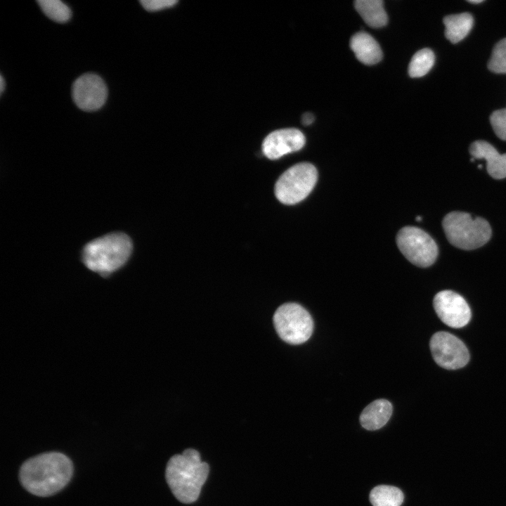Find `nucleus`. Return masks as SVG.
<instances>
[{"mask_svg": "<svg viewBox=\"0 0 506 506\" xmlns=\"http://www.w3.org/2000/svg\"><path fill=\"white\" fill-rule=\"evenodd\" d=\"M72 472L73 465L68 457L59 452H48L25 461L19 471V480L30 493L47 497L63 489Z\"/></svg>", "mask_w": 506, "mask_h": 506, "instance_id": "f257e3e1", "label": "nucleus"}, {"mask_svg": "<svg viewBox=\"0 0 506 506\" xmlns=\"http://www.w3.org/2000/svg\"><path fill=\"white\" fill-rule=\"evenodd\" d=\"M208 474L209 465L202 462L198 451L192 448L172 456L165 470L166 480L173 495L185 504L197 500Z\"/></svg>", "mask_w": 506, "mask_h": 506, "instance_id": "f03ea898", "label": "nucleus"}, {"mask_svg": "<svg viewBox=\"0 0 506 506\" xmlns=\"http://www.w3.org/2000/svg\"><path fill=\"white\" fill-rule=\"evenodd\" d=\"M132 242L123 233H112L96 238L85 245L82 260L90 270L108 275L121 268L132 252Z\"/></svg>", "mask_w": 506, "mask_h": 506, "instance_id": "7ed1b4c3", "label": "nucleus"}, {"mask_svg": "<svg viewBox=\"0 0 506 506\" xmlns=\"http://www.w3.org/2000/svg\"><path fill=\"white\" fill-rule=\"evenodd\" d=\"M443 228L449 242L465 250L479 248L491 238L488 222L481 217H473L462 212H452L445 216Z\"/></svg>", "mask_w": 506, "mask_h": 506, "instance_id": "20e7f679", "label": "nucleus"}, {"mask_svg": "<svg viewBox=\"0 0 506 506\" xmlns=\"http://www.w3.org/2000/svg\"><path fill=\"white\" fill-rule=\"evenodd\" d=\"M317 179L318 171L313 164L309 162L296 164L283 173L276 181L275 197L285 205L297 204L309 195Z\"/></svg>", "mask_w": 506, "mask_h": 506, "instance_id": "39448f33", "label": "nucleus"}, {"mask_svg": "<svg viewBox=\"0 0 506 506\" xmlns=\"http://www.w3.org/2000/svg\"><path fill=\"white\" fill-rule=\"evenodd\" d=\"M273 323L279 337L290 344L306 342L313 330L310 313L296 303H286L279 306L273 315Z\"/></svg>", "mask_w": 506, "mask_h": 506, "instance_id": "423d86ee", "label": "nucleus"}, {"mask_svg": "<svg viewBox=\"0 0 506 506\" xmlns=\"http://www.w3.org/2000/svg\"><path fill=\"white\" fill-rule=\"evenodd\" d=\"M396 244L405 257L419 267L431 266L438 256V247L434 240L417 227L401 228L396 235Z\"/></svg>", "mask_w": 506, "mask_h": 506, "instance_id": "0eeeda50", "label": "nucleus"}, {"mask_svg": "<svg viewBox=\"0 0 506 506\" xmlns=\"http://www.w3.org/2000/svg\"><path fill=\"white\" fill-rule=\"evenodd\" d=\"M429 346L435 362L445 369H460L469 362V353L466 346L449 332L441 331L434 334Z\"/></svg>", "mask_w": 506, "mask_h": 506, "instance_id": "6e6552de", "label": "nucleus"}, {"mask_svg": "<svg viewBox=\"0 0 506 506\" xmlns=\"http://www.w3.org/2000/svg\"><path fill=\"white\" fill-rule=\"evenodd\" d=\"M72 95L73 101L79 109L87 112L95 111L105 104L108 89L100 76L86 73L74 82Z\"/></svg>", "mask_w": 506, "mask_h": 506, "instance_id": "1a4fd4ad", "label": "nucleus"}, {"mask_svg": "<svg viewBox=\"0 0 506 506\" xmlns=\"http://www.w3.org/2000/svg\"><path fill=\"white\" fill-rule=\"evenodd\" d=\"M434 308L441 320L448 326L460 328L471 319V310L465 299L451 290L438 292L433 301Z\"/></svg>", "mask_w": 506, "mask_h": 506, "instance_id": "9d476101", "label": "nucleus"}, {"mask_svg": "<svg viewBox=\"0 0 506 506\" xmlns=\"http://www.w3.org/2000/svg\"><path fill=\"white\" fill-rule=\"evenodd\" d=\"M304 144V135L299 129H282L271 132L265 138L262 143V150L268 159L276 160L287 153L300 150Z\"/></svg>", "mask_w": 506, "mask_h": 506, "instance_id": "9b49d317", "label": "nucleus"}, {"mask_svg": "<svg viewBox=\"0 0 506 506\" xmlns=\"http://www.w3.org/2000/svg\"><path fill=\"white\" fill-rule=\"evenodd\" d=\"M469 153L474 158L486 161L487 171L496 179L506 177V153L500 154L489 143L476 141L469 147Z\"/></svg>", "mask_w": 506, "mask_h": 506, "instance_id": "f8f14e48", "label": "nucleus"}, {"mask_svg": "<svg viewBox=\"0 0 506 506\" xmlns=\"http://www.w3.org/2000/svg\"><path fill=\"white\" fill-rule=\"evenodd\" d=\"M350 47L358 60L365 65L376 64L382 58V49L377 41L365 32H359L352 36Z\"/></svg>", "mask_w": 506, "mask_h": 506, "instance_id": "ddd939ff", "label": "nucleus"}, {"mask_svg": "<svg viewBox=\"0 0 506 506\" xmlns=\"http://www.w3.org/2000/svg\"><path fill=\"white\" fill-rule=\"evenodd\" d=\"M392 410V405L389 401L375 400L363 409L360 415V422L367 430L379 429L389 421Z\"/></svg>", "mask_w": 506, "mask_h": 506, "instance_id": "4468645a", "label": "nucleus"}, {"mask_svg": "<svg viewBox=\"0 0 506 506\" xmlns=\"http://www.w3.org/2000/svg\"><path fill=\"white\" fill-rule=\"evenodd\" d=\"M474 20L469 13L449 15L443 18L445 36L453 44L462 40L472 28Z\"/></svg>", "mask_w": 506, "mask_h": 506, "instance_id": "2eb2a0df", "label": "nucleus"}, {"mask_svg": "<svg viewBox=\"0 0 506 506\" xmlns=\"http://www.w3.org/2000/svg\"><path fill=\"white\" fill-rule=\"evenodd\" d=\"M354 6L370 27H381L387 23V15L382 0H356Z\"/></svg>", "mask_w": 506, "mask_h": 506, "instance_id": "dca6fc26", "label": "nucleus"}, {"mask_svg": "<svg viewBox=\"0 0 506 506\" xmlns=\"http://www.w3.org/2000/svg\"><path fill=\"white\" fill-rule=\"evenodd\" d=\"M403 500L401 490L392 486H377L370 493V501L373 506H401Z\"/></svg>", "mask_w": 506, "mask_h": 506, "instance_id": "f3484780", "label": "nucleus"}, {"mask_svg": "<svg viewBox=\"0 0 506 506\" xmlns=\"http://www.w3.org/2000/svg\"><path fill=\"white\" fill-rule=\"evenodd\" d=\"M434 63V54L429 48H423L413 56L409 65L408 74L411 77H420L425 75Z\"/></svg>", "mask_w": 506, "mask_h": 506, "instance_id": "a211bd4d", "label": "nucleus"}, {"mask_svg": "<svg viewBox=\"0 0 506 506\" xmlns=\"http://www.w3.org/2000/svg\"><path fill=\"white\" fill-rule=\"evenodd\" d=\"M44 14L58 22H65L71 17V10L60 0H38L37 1Z\"/></svg>", "mask_w": 506, "mask_h": 506, "instance_id": "6ab92c4d", "label": "nucleus"}, {"mask_svg": "<svg viewBox=\"0 0 506 506\" xmlns=\"http://www.w3.org/2000/svg\"><path fill=\"white\" fill-rule=\"evenodd\" d=\"M488 68L495 73L506 74V38L495 45L488 63Z\"/></svg>", "mask_w": 506, "mask_h": 506, "instance_id": "aec40b11", "label": "nucleus"}, {"mask_svg": "<svg viewBox=\"0 0 506 506\" xmlns=\"http://www.w3.org/2000/svg\"><path fill=\"white\" fill-rule=\"evenodd\" d=\"M490 122L496 136L506 141V108L494 111L490 116Z\"/></svg>", "mask_w": 506, "mask_h": 506, "instance_id": "412c9836", "label": "nucleus"}, {"mask_svg": "<svg viewBox=\"0 0 506 506\" xmlns=\"http://www.w3.org/2000/svg\"><path fill=\"white\" fill-rule=\"evenodd\" d=\"M175 0H141L140 3L148 11H155L164 9L174 5Z\"/></svg>", "mask_w": 506, "mask_h": 506, "instance_id": "4be33fe9", "label": "nucleus"}, {"mask_svg": "<svg viewBox=\"0 0 506 506\" xmlns=\"http://www.w3.org/2000/svg\"><path fill=\"white\" fill-rule=\"evenodd\" d=\"M314 120V116L310 112H306L303 115L301 118V122L304 125H309Z\"/></svg>", "mask_w": 506, "mask_h": 506, "instance_id": "5701e85b", "label": "nucleus"}, {"mask_svg": "<svg viewBox=\"0 0 506 506\" xmlns=\"http://www.w3.org/2000/svg\"><path fill=\"white\" fill-rule=\"evenodd\" d=\"M4 87H5V82H4L2 75H1L0 76V91H1V93H2L3 91L4 90Z\"/></svg>", "mask_w": 506, "mask_h": 506, "instance_id": "b1692460", "label": "nucleus"}, {"mask_svg": "<svg viewBox=\"0 0 506 506\" xmlns=\"http://www.w3.org/2000/svg\"><path fill=\"white\" fill-rule=\"evenodd\" d=\"M482 1H483L482 0H469L468 1V2L472 3V4H479V3H481Z\"/></svg>", "mask_w": 506, "mask_h": 506, "instance_id": "393cba45", "label": "nucleus"}, {"mask_svg": "<svg viewBox=\"0 0 506 506\" xmlns=\"http://www.w3.org/2000/svg\"><path fill=\"white\" fill-rule=\"evenodd\" d=\"M421 220H422V216H417V217H416V221H421Z\"/></svg>", "mask_w": 506, "mask_h": 506, "instance_id": "a878e982", "label": "nucleus"}]
</instances>
